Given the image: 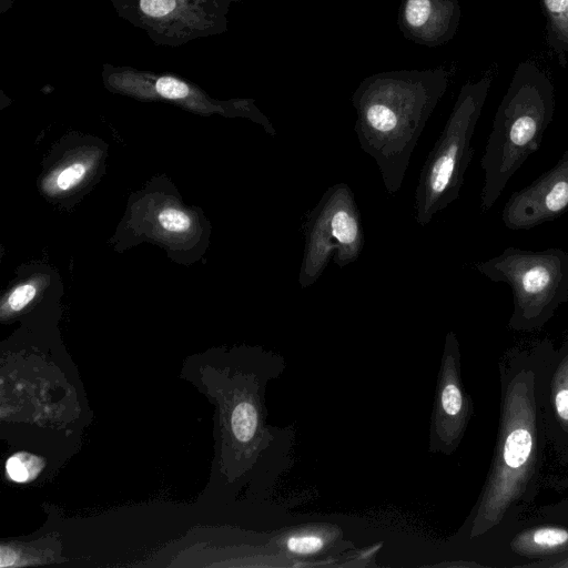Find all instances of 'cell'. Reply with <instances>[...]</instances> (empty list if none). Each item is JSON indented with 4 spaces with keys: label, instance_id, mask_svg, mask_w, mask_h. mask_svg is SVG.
I'll use <instances>...</instances> for the list:
<instances>
[{
    "label": "cell",
    "instance_id": "obj_18",
    "mask_svg": "<svg viewBox=\"0 0 568 568\" xmlns=\"http://www.w3.org/2000/svg\"><path fill=\"white\" fill-rule=\"evenodd\" d=\"M141 10L149 17L159 18L169 14L175 7V0H140Z\"/></svg>",
    "mask_w": 568,
    "mask_h": 568
},
{
    "label": "cell",
    "instance_id": "obj_15",
    "mask_svg": "<svg viewBox=\"0 0 568 568\" xmlns=\"http://www.w3.org/2000/svg\"><path fill=\"white\" fill-rule=\"evenodd\" d=\"M288 551L297 555H312L324 547V538L316 532H298L291 535L286 541Z\"/></svg>",
    "mask_w": 568,
    "mask_h": 568
},
{
    "label": "cell",
    "instance_id": "obj_12",
    "mask_svg": "<svg viewBox=\"0 0 568 568\" xmlns=\"http://www.w3.org/2000/svg\"><path fill=\"white\" fill-rule=\"evenodd\" d=\"M546 18V40L568 70V0H539Z\"/></svg>",
    "mask_w": 568,
    "mask_h": 568
},
{
    "label": "cell",
    "instance_id": "obj_5",
    "mask_svg": "<svg viewBox=\"0 0 568 568\" xmlns=\"http://www.w3.org/2000/svg\"><path fill=\"white\" fill-rule=\"evenodd\" d=\"M476 268L488 280L510 286L511 329L541 328L568 301V253L564 250L527 251L510 246L477 263Z\"/></svg>",
    "mask_w": 568,
    "mask_h": 568
},
{
    "label": "cell",
    "instance_id": "obj_2",
    "mask_svg": "<svg viewBox=\"0 0 568 568\" xmlns=\"http://www.w3.org/2000/svg\"><path fill=\"white\" fill-rule=\"evenodd\" d=\"M448 83L444 67L386 71L365 78L353 93L357 140L375 160L388 194L400 190L413 151Z\"/></svg>",
    "mask_w": 568,
    "mask_h": 568
},
{
    "label": "cell",
    "instance_id": "obj_13",
    "mask_svg": "<svg viewBox=\"0 0 568 568\" xmlns=\"http://www.w3.org/2000/svg\"><path fill=\"white\" fill-rule=\"evenodd\" d=\"M44 466V460L29 453H17L6 464L10 479L17 483H27L34 479Z\"/></svg>",
    "mask_w": 568,
    "mask_h": 568
},
{
    "label": "cell",
    "instance_id": "obj_3",
    "mask_svg": "<svg viewBox=\"0 0 568 568\" xmlns=\"http://www.w3.org/2000/svg\"><path fill=\"white\" fill-rule=\"evenodd\" d=\"M555 112V88L531 61L520 62L493 120L480 166V207L488 211L511 176L540 146Z\"/></svg>",
    "mask_w": 568,
    "mask_h": 568
},
{
    "label": "cell",
    "instance_id": "obj_10",
    "mask_svg": "<svg viewBox=\"0 0 568 568\" xmlns=\"http://www.w3.org/2000/svg\"><path fill=\"white\" fill-rule=\"evenodd\" d=\"M458 344L453 333L446 338L445 362L437 407V430L445 446L454 449L471 415L470 399L464 390L458 364Z\"/></svg>",
    "mask_w": 568,
    "mask_h": 568
},
{
    "label": "cell",
    "instance_id": "obj_19",
    "mask_svg": "<svg viewBox=\"0 0 568 568\" xmlns=\"http://www.w3.org/2000/svg\"><path fill=\"white\" fill-rule=\"evenodd\" d=\"M84 173V165L81 163H74L59 174L57 184L61 190H68L77 184L83 178Z\"/></svg>",
    "mask_w": 568,
    "mask_h": 568
},
{
    "label": "cell",
    "instance_id": "obj_17",
    "mask_svg": "<svg viewBox=\"0 0 568 568\" xmlns=\"http://www.w3.org/2000/svg\"><path fill=\"white\" fill-rule=\"evenodd\" d=\"M155 90L168 99H182L189 94V87L184 82L170 77L160 78Z\"/></svg>",
    "mask_w": 568,
    "mask_h": 568
},
{
    "label": "cell",
    "instance_id": "obj_8",
    "mask_svg": "<svg viewBox=\"0 0 568 568\" xmlns=\"http://www.w3.org/2000/svg\"><path fill=\"white\" fill-rule=\"evenodd\" d=\"M460 18L458 0H403L397 22L406 39L438 47L455 37Z\"/></svg>",
    "mask_w": 568,
    "mask_h": 568
},
{
    "label": "cell",
    "instance_id": "obj_9",
    "mask_svg": "<svg viewBox=\"0 0 568 568\" xmlns=\"http://www.w3.org/2000/svg\"><path fill=\"white\" fill-rule=\"evenodd\" d=\"M540 366L539 396L544 432L556 448L568 454V336Z\"/></svg>",
    "mask_w": 568,
    "mask_h": 568
},
{
    "label": "cell",
    "instance_id": "obj_20",
    "mask_svg": "<svg viewBox=\"0 0 568 568\" xmlns=\"http://www.w3.org/2000/svg\"><path fill=\"white\" fill-rule=\"evenodd\" d=\"M36 295V287L30 284L17 287L9 296L8 304L11 310L19 311L24 307Z\"/></svg>",
    "mask_w": 568,
    "mask_h": 568
},
{
    "label": "cell",
    "instance_id": "obj_14",
    "mask_svg": "<svg viewBox=\"0 0 568 568\" xmlns=\"http://www.w3.org/2000/svg\"><path fill=\"white\" fill-rule=\"evenodd\" d=\"M256 412L254 406L248 402L237 404L231 416L232 432L237 440L248 442L256 428Z\"/></svg>",
    "mask_w": 568,
    "mask_h": 568
},
{
    "label": "cell",
    "instance_id": "obj_4",
    "mask_svg": "<svg viewBox=\"0 0 568 568\" xmlns=\"http://www.w3.org/2000/svg\"><path fill=\"white\" fill-rule=\"evenodd\" d=\"M490 83V78L484 77L460 88L447 122L420 169L414 195V217L420 226H426L459 197L473 158L471 139Z\"/></svg>",
    "mask_w": 568,
    "mask_h": 568
},
{
    "label": "cell",
    "instance_id": "obj_6",
    "mask_svg": "<svg viewBox=\"0 0 568 568\" xmlns=\"http://www.w3.org/2000/svg\"><path fill=\"white\" fill-rule=\"evenodd\" d=\"M364 246L361 213L344 182L329 186L307 215L298 273L302 288L312 286L331 260L339 266L355 262Z\"/></svg>",
    "mask_w": 568,
    "mask_h": 568
},
{
    "label": "cell",
    "instance_id": "obj_16",
    "mask_svg": "<svg viewBox=\"0 0 568 568\" xmlns=\"http://www.w3.org/2000/svg\"><path fill=\"white\" fill-rule=\"evenodd\" d=\"M161 225L172 232H182L189 229L190 217L176 209H165L159 215Z\"/></svg>",
    "mask_w": 568,
    "mask_h": 568
},
{
    "label": "cell",
    "instance_id": "obj_7",
    "mask_svg": "<svg viewBox=\"0 0 568 568\" xmlns=\"http://www.w3.org/2000/svg\"><path fill=\"white\" fill-rule=\"evenodd\" d=\"M567 210L568 148L550 170L509 196L501 220L510 230H526L555 220Z\"/></svg>",
    "mask_w": 568,
    "mask_h": 568
},
{
    "label": "cell",
    "instance_id": "obj_1",
    "mask_svg": "<svg viewBox=\"0 0 568 568\" xmlns=\"http://www.w3.org/2000/svg\"><path fill=\"white\" fill-rule=\"evenodd\" d=\"M538 354L510 349L500 362V417L489 473L470 530L481 536L500 524L536 477L544 429Z\"/></svg>",
    "mask_w": 568,
    "mask_h": 568
},
{
    "label": "cell",
    "instance_id": "obj_11",
    "mask_svg": "<svg viewBox=\"0 0 568 568\" xmlns=\"http://www.w3.org/2000/svg\"><path fill=\"white\" fill-rule=\"evenodd\" d=\"M513 552L525 558L547 560L568 554V528L535 526L519 531L510 541Z\"/></svg>",
    "mask_w": 568,
    "mask_h": 568
}]
</instances>
